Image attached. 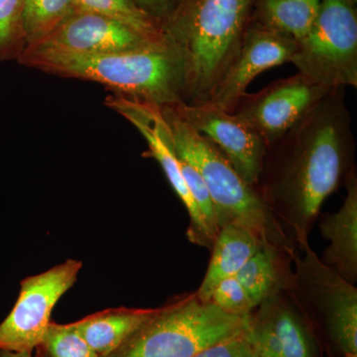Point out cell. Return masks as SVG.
I'll return each mask as SVG.
<instances>
[{
  "label": "cell",
  "instance_id": "obj_1",
  "mask_svg": "<svg viewBox=\"0 0 357 357\" xmlns=\"http://www.w3.org/2000/svg\"><path fill=\"white\" fill-rule=\"evenodd\" d=\"M356 138L345 89H333L267 147L258 191L282 229L302 249L326 199L344 185Z\"/></svg>",
  "mask_w": 357,
  "mask_h": 357
},
{
  "label": "cell",
  "instance_id": "obj_2",
  "mask_svg": "<svg viewBox=\"0 0 357 357\" xmlns=\"http://www.w3.org/2000/svg\"><path fill=\"white\" fill-rule=\"evenodd\" d=\"M17 62L57 76L96 82L115 95L161 107L189 100L184 55L167 41L141 50L102 55L24 52Z\"/></svg>",
  "mask_w": 357,
  "mask_h": 357
},
{
  "label": "cell",
  "instance_id": "obj_3",
  "mask_svg": "<svg viewBox=\"0 0 357 357\" xmlns=\"http://www.w3.org/2000/svg\"><path fill=\"white\" fill-rule=\"evenodd\" d=\"M253 0H187L163 28L188 68V105L208 102L243 43Z\"/></svg>",
  "mask_w": 357,
  "mask_h": 357
},
{
  "label": "cell",
  "instance_id": "obj_4",
  "mask_svg": "<svg viewBox=\"0 0 357 357\" xmlns=\"http://www.w3.org/2000/svg\"><path fill=\"white\" fill-rule=\"evenodd\" d=\"M170 128L176 153L198 169L213 202L218 229L236 225L293 255L295 244L282 229L258 188L248 185L210 140L199 133L174 107H161Z\"/></svg>",
  "mask_w": 357,
  "mask_h": 357
},
{
  "label": "cell",
  "instance_id": "obj_5",
  "mask_svg": "<svg viewBox=\"0 0 357 357\" xmlns=\"http://www.w3.org/2000/svg\"><path fill=\"white\" fill-rule=\"evenodd\" d=\"M248 314H227L189 294L155 310L116 349L102 357H192L243 333Z\"/></svg>",
  "mask_w": 357,
  "mask_h": 357
},
{
  "label": "cell",
  "instance_id": "obj_6",
  "mask_svg": "<svg viewBox=\"0 0 357 357\" xmlns=\"http://www.w3.org/2000/svg\"><path fill=\"white\" fill-rule=\"evenodd\" d=\"M357 0H321L290 63L326 89L357 86Z\"/></svg>",
  "mask_w": 357,
  "mask_h": 357
},
{
  "label": "cell",
  "instance_id": "obj_7",
  "mask_svg": "<svg viewBox=\"0 0 357 357\" xmlns=\"http://www.w3.org/2000/svg\"><path fill=\"white\" fill-rule=\"evenodd\" d=\"M288 292L304 316L314 314L342 354H357V288L307 244L296 248Z\"/></svg>",
  "mask_w": 357,
  "mask_h": 357
},
{
  "label": "cell",
  "instance_id": "obj_8",
  "mask_svg": "<svg viewBox=\"0 0 357 357\" xmlns=\"http://www.w3.org/2000/svg\"><path fill=\"white\" fill-rule=\"evenodd\" d=\"M82 267L79 260L68 259L21 282L15 305L0 324V349L32 352L38 347L50 326L54 307L76 283Z\"/></svg>",
  "mask_w": 357,
  "mask_h": 357
},
{
  "label": "cell",
  "instance_id": "obj_9",
  "mask_svg": "<svg viewBox=\"0 0 357 357\" xmlns=\"http://www.w3.org/2000/svg\"><path fill=\"white\" fill-rule=\"evenodd\" d=\"M105 105L128 119L146 140L149 147L148 155L158 161L174 191L184 204L189 213L188 238L191 243L211 250L215 236L204 223L185 185L174 146L172 133L162 112L161 107L117 95L109 96L105 100Z\"/></svg>",
  "mask_w": 357,
  "mask_h": 357
},
{
  "label": "cell",
  "instance_id": "obj_10",
  "mask_svg": "<svg viewBox=\"0 0 357 357\" xmlns=\"http://www.w3.org/2000/svg\"><path fill=\"white\" fill-rule=\"evenodd\" d=\"M331 91L297 72L253 95L245 93L234 114L248 122L268 147L280 139Z\"/></svg>",
  "mask_w": 357,
  "mask_h": 357
},
{
  "label": "cell",
  "instance_id": "obj_11",
  "mask_svg": "<svg viewBox=\"0 0 357 357\" xmlns=\"http://www.w3.org/2000/svg\"><path fill=\"white\" fill-rule=\"evenodd\" d=\"M172 107L220 150L248 185L258 187L267 145L248 122L211 102Z\"/></svg>",
  "mask_w": 357,
  "mask_h": 357
},
{
  "label": "cell",
  "instance_id": "obj_12",
  "mask_svg": "<svg viewBox=\"0 0 357 357\" xmlns=\"http://www.w3.org/2000/svg\"><path fill=\"white\" fill-rule=\"evenodd\" d=\"M165 41L149 38L109 16L77 9L48 37L22 53L102 55L141 50Z\"/></svg>",
  "mask_w": 357,
  "mask_h": 357
},
{
  "label": "cell",
  "instance_id": "obj_13",
  "mask_svg": "<svg viewBox=\"0 0 357 357\" xmlns=\"http://www.w3.org/2000/svg\"><path fill=\"white\" fill-rule=\"evenodd\" d=\"M245 335L259 357H316L306 317L288 289L263 301L250 312Z\"/></svg>",
  "mask_w": 357,
  "mask_h": 357
},
{
  "label": "cell",
  "instance_id": "obj_14",
  "mask_svg": "<svg viewBox=\"0 0 357 357\" xmlns=\"http://www.w3.org/2000/svg\"><path fill=\"white\" fill-rule=\"evenodd\" d=\"M296 45L297 41L288 35L249 23L238 54L208 102L234 112L255 77L270 68L290 63Z\"/></svg>",
  "mask_w": 357,
  "mask_h": 357
},
{
  "label": "cell",
  "instance_id": "obj_15",
  "mask_svg": "<svg viewBox=\"0 0 357 357\" xmlns=\"http://www.w3.org/2000/svg\"><path fill=\"white\" fill-rule=\"evenodd\" d=\"M347 196L337 213H328L319 222V231L330 245L321 261L344 280L357 282V174L351 169L344 183Z\"/></svg>",
  "mask_w": 357,
  "mask_h": 357
},
{
  "label": "cell",
  "instance_id": "obj_16",
  "mask_svg": "<svg viewBox=\"0 0 357 357\" xmlns=\"http://www.w3.org/2000/svg\"><path fill=\"white\" fill-rule=\"evenodd\" d=\"M264 244L269 243L248 227L227 225L220 229L211 249L208 270L201 286L195 292L197 297L203 302H210L218 284L229 277L236 276Z\"/></svg>",
  "mask_w": 357,
  "mask_h": 357
},
{
  "label": "cell",
  "instance_id": "obj_17",
  "mask_svg": "<svg viewBox=\"0 0 357 357\" xmlns=\"http://www.w3.org/2000/svg\"><path fill=\"white\" fill-rule=\"evenodd\" d=\"M155 310L114 307L96 312L73 324L86 344L102 357L116 349L154 314Z\"/></svg>",
  "mask_w": 357,
  "mask_h": 357
},
{
  "label": "cell",
  "instance_id": "obj_18",
  "mask_svg": "<svg viewBox=\"0 0 357 357\" xmlns=\"http://www.w3.org/2000/svg\"><path fill=\"white\" fill-rule=\"evenodd\" d=\"M293 255L272 244H264L236 277L255 307L290 286Z\"/></svg>",
  "mask_w": 357,
  "mask_h": 357
},
{
  "label": "cell",
  "instance_id": "obj_19",
  "mask_svg": "<svg viewBox=\"0 0 357 357\" xmlns=\"http://www.w3.org/2000/svg\"><path fill=\"white\" fill-rule=\"evenodd\" d=\"M321 0H253L250 22L300 41L311 30Z\"/></svg>",
  "mask_w": 357,
  "mask_h": 357
},
{
  "label": "cell",
  "instance_id": "obj_20",
  "mask_svg": "<svg viewBox=\"0 0 357 357\" xmlns=\"http://www.w3.org/2000/svg\"><path fill=\"white\" fill-rule=\"evenodd\" d=\"M77 9V0H25L24 50L48 37Z\"/></svg>",
  "mask_w": 357,
  "mask_h": 357
},
{
  "label": "cell",
  "instance_id": "obj_21",
  "mask_svg": "<svg viewBox=\"0 0 357 357\" xmlns=\"http://www.w3.org/2000/svg\"><path fill=\"white\" fill-rule=\"evenodd\" d=\"M79 9L102 14L153 40L164 39L161 28L133 0H77Z\"/></svg>",
  "mask_w": 357,
  "mask_h": 357
},
{
  "label": "cell",
  "instance_id": "obj_22",
  "mask_svg": "<svg viewBox=\"0 0 357 357\" xmlns=\"http://www.w3.org/2000/svg\"><path fill=\"white\" fill-rule=\"evenodd\" d=\"M35 349L36 357H98L73 323L60 325L51 321L43 340Z\"/></svg>",
  "mask_w": 357,
  "mask_h": 357
},
{
  "label": "cell",
  "instance_id": "obj_23",
  "mask_svg": "<svg viewBox=\"0 0 357 357\" xmlns=\"http://www.w3.org/2000/svg\"><path fill=\"white\" fill-rule=\"evenodd\" d=\"M25 0H0V62L17 60L24 50Z\"/></svg>",
  "mask_w": 357,
  "mask_h": 357
},
{
  "label": "cell",
  "instance_id": "obj_24",
  "mask_svg": "<svg viewBox=\"0 0 357 357\" xmlns=\"http://www.w3.org/2000/svg\"><path fill=\"white\" fill-rule=\"evenodd\" d=\"M177 156L178 162H180L181 171H182V175L190 195L194 199L206 227L210 229L211 234L217 237L220 229H218L215 208H213V202H211L210 192H208L206 183H204L198 169L192 165L191 162L182 158L178 154Z\"/></svg>",
  "mask_w": 357,
  "mask_h": 357
},
{
  "label": "cell",
  "instance_id": "obj_25",
  "mask_svg": "<svg viewBox=\"0 0 357 357\" xmlns=\"http://www.w3.org/2000/svg\"><path fill=\"white\" fill-rule=\"evenodd\" d=\"M210 302L222 311L236 316H246L255 309L245 289L236 276L229 277L218 284Z\"/></svg>",
  "mask_w": 357,
  "mask_h": 357
},
{
  "label": "cell",
  "instance_id": "obj_26",
  "mask_svg": "<svg viewBox=\"0 0 357 357\" xmlns=\"http://www.w3.org/2000/svg\"><path fill=\"white\" fill-rule=\"evenodd\" d=\"M255 351L244 331L236 337L206 347L192 357H251Z\"/></svg>",
  "mask_w": 357,
  "mask_h": 357
},
{
  "label": "cell",
  "instance_id": "obj_27",
  "mask_svg": "<svg viewBox=\"0 0 357 357\" xmlns=\"http://www.w3.org/2000/svg\"><path fill=\"white\" fill-rule=\"evenodd\" d=\"M141 10L163 28L173 20L187 0H133Z\"/></svg>",
  "mask_w": 357,
  "mask_h": 357
},
{
  "label": "cell",
  "instance_id": "obj_28",
  "mask_svg": "<svg viewBox=\"0 0 357 357\" xmlns=\"http://www.w3.org/2000/svg\"><path fill=\"white\" fill-rule=\"evenodd\" d=\"M0 357H33L32 352H15L0 349Z\"/></svg>",
  "mask_w": 357,
  "mask_h": 357
},
{
  "label": "cell",
  "instance_id": "obj_29",
  "mask_svg": "<svg viewBox=\"0 0 357 357\" xmlns=\"http://www.w3.org/2000/svg\"><path fill=\"white\" fill-rule=\"evenodd\" d=\"M344 357H357V354H351V352H349V354H344Z\"/></svg>",
  "mask_w": 357,
  "mask_h": 357
},
{
  "label": "cell",
  "instance_id": "obj_30",
  "mask_svg": "<svg viewBox=\"0 0 357 357\" xmlns=\"http://www.w3.org/2000/svg\"><path fill=\"white\" fill-rule=\"evenodd\" d=\"M251 357H259V356H256V354H253V356H251Z\"/></svg>",
  "mask_w": 357,
  "mask_h": 357
}]
</instances>
